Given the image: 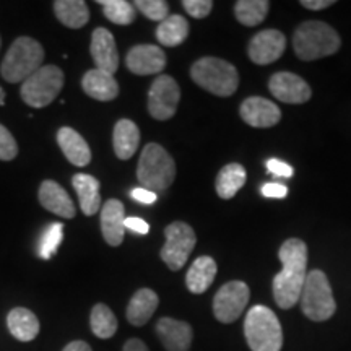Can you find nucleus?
Segmentation results:
<instances>
[{"label": "nucleus", "instance_id": "nucleus-1", "mask_svg": "<svg viewBox=\"0 0 351 351\" xmlns=\"http://www.w3.org/2000/svg\"><path fill=\"white\" fill-rule=\"evenodd\" d=\"M283 269L274 278V298L282 309H291L301 300L307 276V245L304 241H285L278 252Z\"/></svg>", "mask_w": 351, "mask_h": 351}, {"label": "nucleus", "instance_id": "nucleus-2", "mask_svg": "<svg viewBox=\"0 0 351 351\" xmlns=\"http://www.w3.org/2000/svg\"><path fill=\"white\" fill-rule=\"evenodd\" d=\"M244 337L252 351H280L283 346L282 324L267 306H254L244 320Z\"/></svg>", "mask_w": 351, "mask_h": 351}, {"label": "nucleus", "instance_id": "nucleus-3", "mask_svg": "<svg viewBox=\"0 0 351 351\" xmlns=\"http://www.w3.org/2000/svg\"><path fill=\"white\" fill-rule=\"evenodd\" d=\"M43 60L44 49L41 44L33 38L20 36L8 47L0 65V73L8 83H23L43 67Z\"/></svg>", "mask_w": 351, "mask_h": 351}, {"label": "nucleus", "instance_id": "nucleus-4", "mask_svg": "<svg viewBox=\"0 0 351 351\" xmlns=\"http://www.w3.org/2000/svg\"><path fill=\"white\" fill-rule=\"evenodd\" d=\"M340 44L339 33L322 21H306L293 36V47L301 60H315L335 54Z\"/></svg>", "mask_w": 351, "mask_h": 351}, {"label": "nucleus", "instance_id": "nucleus-5", "mask_svg": "<svg viewBox=\"0 0 351 351\" xmlns=\"http://www.w3.org/2000/svg\"><path fill=\"white\" fill-rule=\"evenodd\" d=\"M191 78L208 93L228 98L234 95L239 85L238 70L218 57H202L191 67Z\"/></svg>", "mask_w": 351, "mask_h": 351}, {"label": "nucleus", "instance_id": "nucleus-6", "mask_svg": "<svg viewBox=\"0 0 351 351\" xmlns=\"http://www.w3.org/2000/svg\"><path fill=\"white\" fill-rule=\"evenodd\" d=\"M176 178L173 156L161 145L148 143L142 150L137 166V179L147 191H166Z\"/></svg>", "mask_w": 351, "mask_h": 351}, {"label": "nucleus", "instance_id": "nucleus-7", "mask_svg": "<svg viewBox=\"0 0 351 351\" xmlns=\"http://www.w3.org/2000/svg\"><path fill=\"white\" fill-rule=\"evenodd\" d=\"M301 307L306 317L314 322H324L335 314V298L322 270H313L307 274L301 293Z\"/></svg>", "mask_w": 351, "mask_h": 351}, {"label": "nucleus", "instance_id": "nucleus-8", "mask_svg": "<svg viewBox=\"0 0 351 351\" xmlns=\"http://www.w3.org/2000/svg\"><path fill=\"white\" fill-rule=\"evenodd\" d=\"M64 72L57 65H44L21 83V99L34 109L46 108L64 88Z\"/></svg>", "mask_w": 351, "mask_h": 351}, {"label": "nucleus", "instance_id": "nucleus-9", "mask_svg": "<svg viewBox=\"0 0 351 351\" xmlns=\"http://www.w3.org/2000/svg\"><path fill=\"white\" fill-rule=\"evenodd\" d=\"M165 236V245L160 252L161 261L169 267V270H181L197 244L195 232L187 223L174 221L166 228Z\"/></svg>", "mask_w": 351, "mask_h": 351}, {"label": "nucleus", "instance_id": "nucleus-10", "mask_svg": "<svg viewBox=\"0 0 351 351\" xmlns=\"http://www.w3.org/2000/svg\"><path fill=\"white\" fill-rule=\"evenodd\" d=\"M251 298V289L244 282H228L213 298V314L218 322L232 324L241 317Z\"/></svg>", "mask_w": 351, "mask_h": 351}, {"label": "nucleus", "instance_id": "nucleus-11", "mask_svg": "<svg viewBox=\"0 0 351 351\" xmlns=\"http://www.w3.org/2000/svg\"><path fill=\"white\" fill-rule=\"evenodd\" d=\"M181 90L169 75H158L148 91V112L153 119L168 121L178 111Z\"/></svg>", "mask_w": 351, "mask_h": 351}, {"label": "nucleus", "instance_id": "nucleus-12", "mask_svg": "<svg viewBox=\"0 0 351 351\" xmlns=\"http://www.w3.org/2000/svg\"><path fill=\"white\" fill-rule=\"evenodd\" d=\"M287 38L278 29H263L249 43L247 52L254 64L269 65L283 56Z\"/></svg>", "mask_w": 351, "mask_h": 351}, {"label": "nucleus", "instance_id": "nucleus-13", "mask_svg": "<svg viewBox=\"0 0 351 351\" xmlns=\"http://www.w3.org/2000/svg\"><path fill=\"white\" fill-rule=\"evenodd\" d=\"M125 65L135 75H155L166 67V54L153 44H138L127 52Z\"/></svg>", "mask_w": 351, "mask_h": 351}, {"label": "nucleus", "instance_id": "nucleus-14", "mask_svg": "<svg viewBox=\"0 0 351 351\" xmlns=\"http://www.w3.org/2000/svg\"><path fill=\"white\" fill-rule=\"evenodd\" d=\"M269 90L276 99L288 104H302L309 101L313 95L311 86L307 85L304 78L291 72L275 73L269 82Z\"/></svg>", "mask_w": 351, "mask_h": 351}, {"label": "nucleus", "instance_id": "nucleus-15", "mask_svg": "<svg viewBox=\"0 0 351 351\" xmlns=\"http://www.w3.org/2000/svg\"><path fill=\"white\" fill-rule=\"evenodd\" d=\"M155 330L166 351L191 350L192 340H194V330L191 324L173 317H161L158 320Z\"/></svg>", "mask_w": 351, "mask_h": 351}, {"label": "nucleus", "instance_id": "nucleus-16", "mask_svg": "<svg viewBox=\"0 0 351 351\" xmlns=\"http://www.w3.org/2000/svg\"><path fill=\"white\" fill-rule=\"evenodd\" d=\"M239 114L245 124L257 127V129L274 127L282 119V111L274 101L261 98V96H252V98L243 101Z\"/></svg>", "mask_w": 351, "mask_h": 351}, {"label": "nucleus", "instance_id": "nucleus-17", "mask_svg": "<svg viewBox=\"0 0 351 351\" xmlns=\"http://www.w3.org/2000/svg\"><path fill=\"white\" fill-rule=\"evenodd\" d=\"M91 56L96 64V69L114 75L119 69V52H117L116 39L106 28H96L91 36L90 46Z\"/></svg>", "mask_w": 351, "mask_h": 351}, {"label": "nucleus", "instance_id": "nucleus-18", "mask_svg": "<svg viewBox=\"0 0 351 351\" xmlns=\"http://www.w3.org/2000/svg\"><path fill=\"white\" fill-rule=\"evenodd\" d=\"M125 208L117 199L104 202L101 208V232L109 245L117 247L122 244L125 234Z\"/></svg>", "mask_w": 351, "mask_h": 351}, {"label": "nucleus", "instance_id": "nucleus-19", "mask_svg": "<svg viewBox=\"0 0 351 351\" xmlns=\"http://www.w3.org/2000/svg\"><path fill=\"white\" fill-rule=\"evenodd\" d=\"M38 197L41 205L47 212L54 213L57 217H62L65 219H72L75 217L73 200L70 199L67 191L56 181H51V179L43 181L41 186H39Z\"/></svg>", "mask_w": 351, "mask_h": 351}, {"label": "nucleus", "instance_id": "nucleus-20", "mask_svg": "<svg viewBox=\"0 0 351 351\" xmlns=\"http://www.w3.org/2000/svg\"><path fill=\"white\" fill-rule=\"evenodd\" d=\"M57 143H59L60 150L69 160V163L77 166V168H83L91 161L90 145L72 127H60L57 132Z\"/></svg>", "mask_w": 351, "mask_h": 351}, {"label": "nucleus", "instance_id": "nucleus-21", "mask_svg": "<svg viewBox=\"0 0 351 351\" xmlns=\"http://www.w3.org/2000/svg\"><path fill=\"white\" fill-rule=\"evenodd\" d=\"M83 91L96 101H112L119 96V83L111 73L91 69L82 78Z\"/></svg>", "mask_w": 351, "mask_h": 351}, {"label": "nucleus", "instance_id": "nucleus-22", "mask_svg": "<svg viewBox=\"0 0 351 351\" xmlns=\"http://www.w3.org/2000/svg\"><path fill=\"white\" fill-rule=\"evenodd\" d=\"M158 304H160V298L153 289H138L129 301V306L125 309V317L134 327H143L152 319V315L156 313Z\"/></svg>", "mask_w": 351, "mask_h": 351}, {"label": "nucleus", "instance_id": "nucleus-23", "mask_svg": "<svg viewBox=\"0 0 351 351\" xmlns=\"http://www.w3.org/2000/svg\"><path fill=\"white\" fill-rule=\"evenodd\" d=\"M73 189H75L80 208L85 217H93L101 210V184L95 176L90 174H75L72 179Z\"/></svg>", "mask_w": 351, "mask_h": 351}, {"label": "nucleus", "instance_id": "nucleus-24", "mask_svg": "<svg viewBox=\"0 0 351 351\" xmlns=\"http://www.w3.org/2000/svg\"><path fill=\"white\" fill-rule=\"evenodd\" d=\"M7 327L8 332L20 341H33L41 330L38 315L26 307H15L8 313Z\"/></svg>", "mask_w": 351, "mask_h": 351}, {"label": "nucleus", "instance_id": "nucleus-25", "mask_svg": "<svg viewBox=\"0 0 351 351\" xmlns=\"http://www.w3.org/2000/svg\"><path fill=\"white\" fill-rule=\"evenodd\" d=\"M140 130L137 124L130 119H121L114 125L112 147L119 160H130L138 150Z\"/></svg>", "mask_w": 351, "mask_h": 351}, {"label": "nucleus", "instance_id": "nucleus-26", "mask_svg": "<svg viewBox=\"0 0 351 351\" xmlns=\"http://www.w3.org/2000/svg\"><path fill=\"white\" fill-rule=\"evenodd\" d=\"M217 262L212 257L202 256L195 258L191 269L187 270L186 275V287L194 295H202L212 287L215 276H217Z\"/></svg>", "mask_w": 351, "mask_h": 351}, {"label": "nucleus", "instance_id": "nucleus-27", "mask_svg": "<svg viewBox=\"0 0 351 351\" xmlns=\"http://www.w3.org/2000/svg\"><path fill=\"white\" fill-rule=\"evenodd\" d=\"M54 13L57 20L67 28H83L90 20V10L83 0H56Z\"/></svg>", "mask_w": 351, "mask_h": 351}, {"label": "nucleus", "instance_id": "nucleus-28", "mask_svg": "<svg viewBox=\"0 0 351 351\" xmlns=\"http://www.w3.org/2000/svg\"><path fill=\"white\" fill-rule=\"evenodd\" d=\"M245 178H247V174H245L244 166H241L239 163L226 165L217 176L215 189H217L218 197L225 200L232 199L245 184Z\"/></svg>", "mask_w": 351, "mask_h": 351}, {"label": "nucleus", "instance_id": "nucleus-29", "mask_svg": "<svg viewBox=\"0 0 351 351\" xmlns=\"http://www.w3.org/2000/svg\"><path fill=\"white\" fill-rule=\"evenodd\" d=\"M189 36V23L181 15H169L156 28V39L168 47L181 46Z\"/></svg>", "mask_w": 351, "mask_h": 351}, {"label": "nucleus", "instance_id": "nucleus-30", "mask_svg": "<svg viewBox=\"0 0 351 351\" xmlns=\"http://www.w3.org/2000/svg\"><path fill=\"white\" fill-rule=\"evenodd\" d=\"M90 327L95 337H98L101 340H108L117 332L119 324H117V317L114 315L111 307L103 304V302H98L91 309Z\"/></svg>", "mask_w": 351, "mask_h": 351}, {"label": "nucleus", "instance_id": "nucleus-31", "mask_svg": "<svg viewBox=\"0 0 351 351\" xmlns=\"http://www.w3.org/2000/svg\"><path fill=\"white\" fill-rule=\"evenodd\" d=\"M269 7L267 0H239L234 5L236 19L244 26H257L265 20Z\"/></svg>", "mask_w": 351, "mask_h": 351}, {"label": "nucleus", "instance_id": "nucleus-32", "mask_svg": "<svg viewBox=\"0 0 351 351\" xmlns=\"http://www.w3.org/2000/svg\"><path fill=\"white\" fill-rule=\"evenodd\" d=\"M98 3L103 7L104 16L116 25H132L137 19V8L127 0H98Z\"/></svg>", "mask_w": 351, "mask_h": 351}, {"label": "nucleus", "instance_id": "nucleus-33", "mask_svg": "<svg viewBox=\"0 0 351 351\" xmlns=\"http://www.w3.org/2000/svg\"><path fill=\"white\" fill-rule=\"evenodd\" d=\"M64 239V225L62 223H51L49 226L44 230L38 244V256L43 261H49L56 256L57 249L62 244Z\"/></svg>", "mask_w": 351, "mask_h": 351}, {"label": "nucleus", "instance_id": "nucleus-34", "mask_svg": "<svg viewBox=\"0 0 351 351\" xmlns=\"http://www.w3.org/2000/svg\"><path fill=\"white\" fill-rule=\"evenodd\" d=\"M135 8L143 13L148 20L163 21L169 16V3L165 0H137Z\"/></svg>", "mask_w": 351, "mask_h": 351}, {"label": "nucleus", "instance_id": "nucleus-35", "mask_svg": "<svg viewBox=\"0 0 351 351\" xmlns=\"http://www.w3.org/2000/svg\"><path fill=\"white\" fill-rule=\"evenodd\" d=\"M19 155V143L12 132L5 125L0 124V160L12 161Z\"/></svg>", "mask_w": 351, "mask_h": 351}, {"label": "nucleus", "instance_id": "nucleus-36", "mask_svg": "<svg viewBox=\"0 0 351 351\" xmlns=\"http://www.w3.org/2000/svg\"><path fill=\"white\" fill-rule=\"evenodd\" d=\"M182 7L194 19H205L212 12L213 2L212 0H184Z\"/></svg>", "mask_w": 351, "mask_h": 351}, {"label": "nucleus", "instance_id": "nucleus-37", "mask_svg": "<svg viewBox=\"0 0 351 351\" xmlns=\"http://www.w3.org/2000/svg\"><path fill=\"white\" fill-rule=\"evenodd\" d=\"M267 169H269V173H271L274 176H278V178H291L293 173H295L288 163L275 160V158L274 160L267 161Z\"/></svg>", "mask_w": 351, "mask_h": 351}, {"label": "nucleus", "instance_id": "nucleus-38", "mask_svg": "<svg viewBox=\"0 0 351 351\" xmlns=\"http://www.w3.org/2000/svg\"><path fill=\"white\" fill-rule=\"evenodd\" d=\"M262 195L269 197V199H283L288 195V187L282 186V184L269 182L262 186Z\"/></svg>", "mask_w": 351, "mask_h": 351}, {"label": "nucleus", "instance_id": "nucleus-39", "mask_svg": "<svg viewBox=\"0 0 351 351\" xmlns=\"http://www.w3.org/2000/svg\"><path fill=\"white\" fill-rule=\"evenodd\" d=\"M130 197H132V199H134L135 202H140V204H147V205L155 204L156 199H158L156 192L147 191V189H143L142 186L132 189V191H130Z\"/></svg>", "mask_w": 351, "mask_h": 351}, {"label": "nucleus", "instance_id": "nucleus-40", "mask_svg": "<svg viewBox=\"0 0 351 351\" xmlns=\"http://www.w3.org/2000/svg\"><path fill=\"white\" fill-rule=\"evenodd\" d=\"M125 230L137 232V234H147V232L150 231V226H148V223L142 218L127 217L125 218Z\"/></svg>", "mask_w": 351, "mask_h": 351}, {"label": "nucleus", "instance_id": "nucleus-41", "mask_svg": "<svg viewBox=\"0 0 351 351\" xmlns=\"http://www.w3.org/2000/svg\"><path fill=\"white\" fill-rule=\"evenodd\" d=\"M333 0H302L301 5L309 8V10H322V8H327L333 5Z\"/></svg>", "mask_w": 351, "mask_h": 351}, {"label": "nucleus", "instance_id": "nucleus-42", "mask_svg": "<svg viewBox=\"0 0 351 351\" xmlns=\"http://www.w3.org/2000/svg\"><path fill=\"white\" fill-rule=\"evenodd\" d=\"M122 351H150V350H148V346L145 345L142 340H138V339H130V340L125 341L124 348H122Z\"/></svg>", "mask_w": 351, "mask_h": 351}, {"label": "nucleus", "instance_id": "nucleus-43", "mask_svg": "<svg viewBox=\"0 0 351 351\" xmlns=\"http://www.w3.org/2000/svg\"><path fill=\"white\" fill-rule=\"evenodd\" d=\"M62 351H93L91 346L83 340H73L70 341L69 345H65V348Z\"/></svg>", "mask_w": 351, "mask_h": 351}, {"label": "nucleus", "instance_id": "nucleus-44", "mask_svg": "<svg viewBox=\"0 0 351 351\" xmlns=\"http://www.w3.org/2000/svg\"><path fill=\"white\" fill-rule=\"evenodd\" d=\"M5 93H3V90L2 88H0V106H3V104H5Z\"/></svg>", "mask_w": 351, "mask_h": 351}, {"label": "nucleus", "instance_id": "nucleus-45", "mask_svg": "<svg viewBox=\"0 0 351 351\" xmlns=\"http://www.w3.org/2000/svg\"><path fill=\"white\" fill-rule=\"evenodd\" d=\"M0 44H2V41H0Z\"/></svg>", "mask_w": 351, "mask_h": 351}]
</instances>
